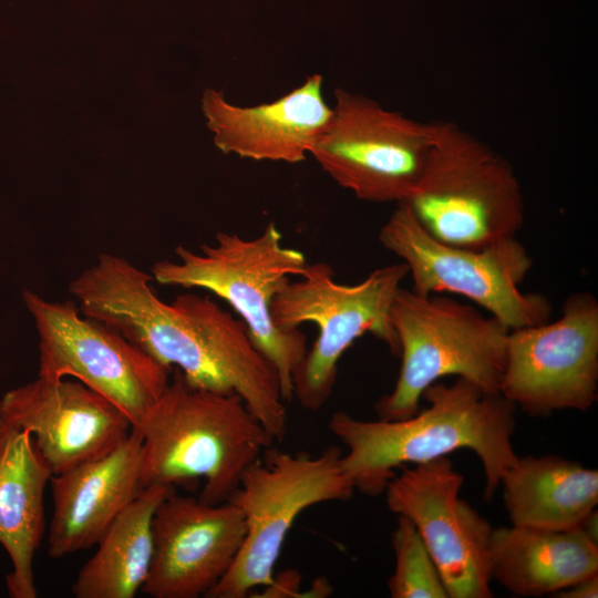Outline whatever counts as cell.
<instances>
[{
  "label": "cell",
  "mask_w": 598,
  "mask_h": 598,
  "mask_svg": "<svg viewBox=\"0 0 598 598\" xmlns=\"http://www.w3.org/2000/svg\"><path fill=\"white\" fill-rule=\"evenodd\" d=\"M557 598H597L598 574L586 577L553 595Z\"/></svg>",
  "instance_id": "cell-24"
},
{
  "label": "cell",
  "mask_w": 598,
  "mask_h": 598,
  "mask_svg": "<svg viewBox=\"0 0 598 598\" xmlns=\"http://www.w3.org/2000/svg\"><path fill=\"white\" fill-rule=\"evenodd\" d=\"M499 486L513 526L575 528L598 504V471L556 455L517 456Z\"/></svg>",
  "instance_id": "cell-20"
},
{
  "label": "cell",
  "mask_w": 598,
  "mask_h": 598,
  "mask_svg": "<svg viewBox=\"0 0 598 598\" xmlns=\"http://www.w3.org/2000/svg\"><path fill=\"white\" fill-rule=\"evenodd\" d=\"M245 535L231 502L207 504L172 492L153 515V556L141 590L153 598L205 597L233 566Z\"/></svg>",
  "instance_id": "cell-14"
},
{
  "label": "cell",
  "mask_w": 598,
  "mask_h": 598,
  "mask_svg": "<svg viewBox=\"0 0 598 598\" xmlns=\"http://www.w3.org/2000/svg\"><path fill=\"white\" fill-rule=\"evenodd\" d=\"M300 575L296 570H287L281 576H274L262 597H298Z\"/></svg>",
  "instance_id": "cell-23"
},
{
  "label": "cell",
  "mask_w": 598,
  "mask_h": 598,
  "mask_svg": "<svg viewBox=\"0 0 598 598\" xmlns=\"http://www.w3.org/2000/svg\"><path fill=\"white\" fill-rule=\"evenodd\" d=\"M147 274L127 259L100 254L69 285L82 315L111 327L194 388L238 394L281 442L288 420L277 374L241 319L197 293L158 298Z\"/></svg>",
  "instance_id": "cell-1"
},
{
  "label": "cell",
  "mask_w": 598,
  "mask_h": 598,
  "mask_svg": "<svg viewBox=\"0 0 598 598\" xmlns=\"http://www.w3.org/2000/svg\"><path fill=\"white\" fill-rule=\"evenodd\" d=\"M408 275L401 261L346 285L334 279L329 264L307 262L300 279L289 280L276 295L270 311L277 328L298 329L307 322L318 327L317 340L293 375V398L305 410L315 412L328 402L340 358L363 334L371 333L399 354L391 307Z\"/></svg>",
  "instance_id": "cell-7"
},
{
  "label": "cell",
  "mask_w": 598,
  "mask_h": 598,
  "mask_svg": "<svg viewBox=\"0 0 598 598\" xmlns=\"http://www.w3.org/2000/svg\"><path fill=\"white\" fill-rule=\"evenodd\" d=\"M403 203L433 238L472 249L516 237L525 219L523 190L511 164L447 121H435L423 172Z\"/></svg>",
  "instance_id": "cell-6"
},
{
  "label": "cell",
  "mask_w": 598,
  "mask_h": 598,
  "mask_svg": "<svg viewBox=\"0 0 598 598\" xmlns=\"http://www.w3.org/2000/svg\"><path fill=\"white\" fill-rule=\"evenodd\" d=\"M379 240L408 266L417 293L460 295L509 330L549 320V300L519 288L533 260L516 237L477 249L446 245L425 231L406 204L399 203L380 228Z\"/></svg>",
  "instance_id": "cell-9"
},
{
  "label": "cell",
  "mask_w": 598,
  "mask_h": 598,
  "mask_svg": "<svg viewBox=\"0 0 598 598\" xmlns=\"http://www.w3.org/2000/svg\"><path fill=\"white\" fill-rule=\"evenodd\" d=\"M322 81L313 74L283 96L256 106L231 104L221 92L206 89L202 109L215 145L225 154L255 161H305L332 114Z\"/></svg>",
  "instance_id": "cell-16"
},
{
  "label": "cell",
  "mask_w": 598,
  "mask_h": 598,
  "mask_svg": "<svg viewBox=\"0 0 598 598\" xmlns=\"http://www.w3.org/2000/svg\"><path fill=\"white\" fill-rule=\"evenodd\" d=\"M341 456L338 446L311 456L271 445L246 468L229 499L244 516L245 539L233 566L206 598H245L272 581L297 517L313 505L347 501L355 491L342 470Z\"/></svg>",
  "instance_id": "cell-8"
},
{
  "label": "cell",
  "mask_w": 598,
  "mask_h": 598,
  "mask_svg": "<svg viewBox=\"0 0 598 598\" xmlns=\"http://www.w3.org/2000/svg\"><path fill=\"white\" fill-rule=\"evenodd\" d=\"M499 393L532 416L585 412L598 396V301L571 293L556 321L509 330Z\"/></svg>",
  "instance_id": "cell-12"
},
{
  "label": "cell",
  "mask_w": 598,
  "mask_h": 598,
  "mask_svg": "<svg viewBox=\"0 0 598 598\" xmlns=\"http://www.w3.org/2000/svg\"><path fill=\"white\" fill-rule=\"evenodd\" d=\"M491 578L522 597L554 595L598 574V542L580 526L553 530L532 527L493 529Z\"/></svg>",
  "instance_id": "cell-19"
},
{
  "label": "cell",
  "mask_w": 598,
  "mask_h": 598,
  "mask_svg": "<svg viewBox=\"0 0 598 598\" xmlns=\"http://www.w3.org/2000/svg\"><path fill=\"white\" fill-rule=\"evenodd\" d=\"M463 481L447 456L403 467L385 487L386 505L414 525L448 598H491L493 528L460 497Z\"/></svg>",
  "instance_id": "cell-13"
},
{
  "label": "cell",
  "mask_w": 598,
  "mask_h": 598,
  "mask_svg": "<svg viewBox=\"0 0 598 598\" xmlns=\"http://www.w3.org/2000/svg\"><path fill=\"white\" fill-rule=\"evenodd\" d=\"M141 445L142 432L133 426L130 435L111 451L51 476L50 557L62 558L96 545L136 497L142 489Z\"/></svg>",
  "instance_id": "cell-17"
},
{
  "label": "cell",
  "mask_w": 598,
  "mask_h": 598,
  "mask_svg": "<svg viewBox=\"0 0 598 598\" xmlns=\"http://www.w3.org/2000/svg\"><path fill=\"white\" fill-rule=\"evenodd\" d=\"M175 254L176 260L153 264V279L164 286L206 289L224 299L274 368L283 402H290L295 372L308 351L307 339L299 328H277L270 308L290 277L301 275L308 262L305 254L283 245L274 221L254 238L220 231L198 252L178 246Z\"/></svg>",
  "instance_id": "cell-4"
},
{
  "label": "cell",
  "mask_w": 598,
  "mask_h": 598,
  "mask_svg": "<svg viewBox=\"0 0 598 598\" xmlns=\"http://www.w3.org/2000/svg\"><path fill=\"white\" fill-rule=\"evenodd\" d=\"M174 486L153 484L116 516L83 565L72 592L76 598H133L144 585L153 556L152 519Z\"/></svg>",
  "instance_id": "cell-21"
},
{
  "label": "cell",
  "mask_w": 598,
  "mask_h": 598,
  "mask_svg": "<svg viewBox=\"0 0 598 598\" xmlns=\"http://www.w3.org/2000/svg\"><path fill=\"white\" fill-rule=\"evenodd\" d=\"M52 473L32 435L0 419V544L12 570V598H34L33 558L44 529L43 494Z\"/></svg>",
  "instance_id": "cell-18"
},
{
  "label": "cell",
  "mask_w": 598,
  "mask_h": 598,
  "mask_svg": "<svg viewBox=\"0 0 598 598\" xmlns=\"http://www.w3.org/2000/svg\"><path fill=\"white\" fill-rule=\"evenodd\" d=\"M0 419L32 435L52 475L105 454L133 429L121 409L80 381L41 374L2 395Z\"/></svg>",
  "instance_id": "cell-15"
},
{
  "label": "cell",
  "mask_w": 598,
  "mask_h": 598,
  "mask_svg": "<svg viewBox=\"0 0 598 598\" xmlns=\"http://www.w3.org/2000/svg\"><path fill=\"white\" fill-rule=\"evenodd\" d=\"M39 338V374L71 377L104 396L140 427L169 383L162 365L115 329L79 313L71 301L22 293Z\"/></svg>",
  "instance_id": "cell-11"
},
{
  "label": "cell",
  "mask_w": 598,
  "mask_h": 598,
  "mask_svg": "<svg viewBox=\"0 0 598 598\" xmlns=\"http://www.w3.org/2000/svg\"><path fill=\"white\" fill-rule=\"evenodd\" d=\"M138 429L141 487L203 478L198 498L207 504L228 502L276 442L238 394L190 386L177 369Z\"/></svg>",
  "instance_id": "cell-3"
},
{
  "label": "cell",
  "mask_w": 598,
  "mask_h": 598,
  "mask_svg": "<svg viewBox=\"0 0 598 598\" xmlns=\"http://www.w3.org/2000/svg\"><path fill=\"white\" fill-rule=\"evenodd\" d=\"M395 566L388 580L392 598H448L440 571L414 525L398 516L392 533Z\"/></svg>",
  "instance_id": "cell-22"
},
{
  "label": "cell",
  "mask_w": 598,
  "mask_h": 598,
  "mask_svg": "<svg viewBox=\"0 0 598 598\" xmlns=\"http://www.w3.org/2000/svg\"><path fill=\"white\" fill-rule=\"evenodd\" d=\"M391 322L401 367L392 391L373 406L379 420L415 414L424 390L447 375L499 393L509 329L496 318L448 297L401 287Z\"/></svg>",
  "instance_id": "cell-5"
},
{
  "label": "cell",
  "mask_w": 598,
  "mask_h": 598,
  "mask_svg": "<svg viewBox=\"0 0 598 598\" xmlns=\"http://www.w3.org/2000/svg\"><path fill=\"white\" fill-rule=\"evenodd\" d=\"M422 399L427 406L401 420L364 421L344 411L331 415L328 429L346 446L341 465L347 477L355 489L377 496L384 493L395 468L466 448L482 462L484 496L492 498L517 457L512 445L516 405L461 378L432 383Z\"/></svg>",
  "instance_id": "cell-2"
},
{
  "label": "cell",
  "mask_w": 598,
  "mask_h": 598,
  "mask_svg": "<svg viewBox=\"0 0 598 598\" xmlns=\"http://www.w3.org/2000/svg\"><path fill=\"white\" fill-rule=\"evenodd\" d=\"M310 154L341 187L370 203H403L414 190L435 135L422 123L343 89Z\"/></svg>",
  "instance_id": "cell-10"
}]
</instances>
